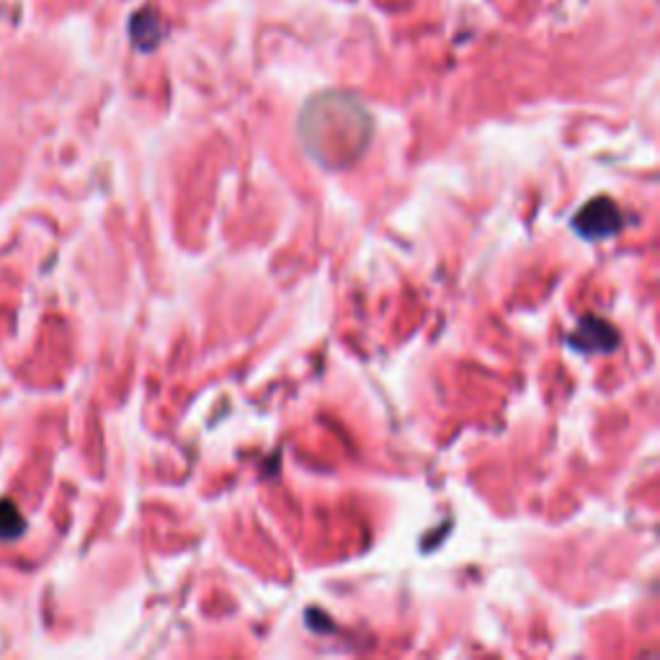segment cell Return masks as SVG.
<instances>
[{
  "instance_id": "obj_1",
  "label": "cell",
  "mask_w": 660,
  "mask_h": 660,
  "mask_svg": "<svg viewBox=\"0 0 660 660\" xmlns=\"http://www.w3.org/2000/svg\"><path fill=\"white\" fill-rule=\"evenodd\" d=\"M297 132L315 163L349 168L369 148L372 116L354 96L320 93L305 104Z\"/></svg>"
},
{
  "instance_id": "obj_2",
  "label": "cell",
  "mask_w": 660,
  "mask_h": 660,
  "mask_svg": "<svg viewBox=\"0 0 660 660\" xmlns=\"http://www.w3.org/2000/svg\"><path fill=\"white\" fill-rule=\"evenodd\" d=\"M570 225L585 240H608L625 227V219H622L619 207L608 196H596V200L578 209Z\"/></svg>"
},
{
  "instance_id": "obj_4",
  "label": "cell",
  "mask_w": 660,
  "mask_h": 660,
  "mask_svg": "<svg viewBox=\"0 0 660 660\" xmlns=\"http://www.w3.org/2000/svg\"><path fill=\"white\" fill-rule=\"evenodd\" d=\"M163 19L152 9H139L135 16L129 19L132 44H135L139 53H152L160 39H163Z\"/></svg>"
},
{
  "instance_id": "obj_5",
  "label": "cell",
  "mask_w": 660,
  "mask_h": 660,
  "mask_svg": "<svg viewBox=\"0 0 660 660\" xmlns=\"http://www.w3.org/2000/svg\"><path fill=\"white\" fill-rule=\"evenodd\" d=\"M26 532V522L21 516L19 505L9 501V498H0V539H19Z\"/></svg>"
},
{
  "instance_id": "obj_3",
  "label": "cell",
  "mask_w": 660,
  "mask_h": 660,
  "mask_svg": "<svg viewBox=\"0 0 660 660\" xmlns=\"http://www.w3.org/2000/svg\"><path fill=\"white\" fill-rule=\"evenodd\" d=\"M568 343L578 354H608V351L619 346V333L604 318L583 315L573 333H570Z\"/></svg>"
}]
</instances>
